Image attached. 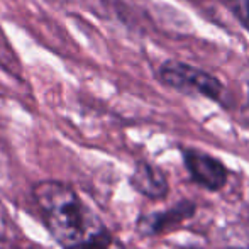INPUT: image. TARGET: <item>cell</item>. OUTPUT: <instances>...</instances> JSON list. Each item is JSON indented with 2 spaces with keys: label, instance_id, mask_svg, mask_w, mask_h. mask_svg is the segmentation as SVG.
<instances>
[{
  "label": "cell",
  "instance_id": "6da1fadb",
  "mask_svg": "<svg viewBox=\"0 0 249 249\" xmlns=\"http://www.w3.org/2000/svg\"><path fill=\"white\" fill-rule=\"evenodd\" d=\"M31 194L61 249H119L110 231L71 185L44 180L34 185Z\"/></svg>",
  "mask_w": 249,
  "mask_h": 249
},
{
  "label": "cell",
  "instance_id": "7a4b0ae2",
  "mask_svg": "<svg viewBox=\"0 0 249 249\" xmlns=\"http://www.w3.org/2000/svg\"><path fill=\"white\" fill-rule=\"evenodd\" d=\"M158 80L164 87L178 93L192 97H205L213 102H222L224 85L217 76L188 63L178 59H166L161 63L156 73Z\"/></svg>",
  "mask_w": 249,
  "mask_h": 249
},
{
  "label": "cell",
  "instance_id": "3957f363",
  "mask_svg": "<svg viewBox=\"0 0 249 249\" xmlns=\"http://www.w3.org/2000/svg\"><path fill=\"white\" fill-rule=\"evenodd\" d=\"M183 164L188 177L195 185L209 192H219L227 183V168L220 160L200 149L185 148L181 149Z\"/></svg>",
  "mask_w": 249,
  "mask_h": 249
},
{
  "label": "cell",
  "instance_id": "277c9868",
  "mask_svg": "<svg viewBox=\"0 0 249 249\" xmlns=\"http://www.w3.org/2000/svg\"><path fill=\"white\" fill-rule=\"evenodd\" d=\"M195 213H197V203L188 198H181L166 210L141 213L136 222V229L141 236L154 237L171 229H177L178 226H183L192 217H195Z\"/></svg>",
  "mask_w": 249,
  "mask_h": 249
},
{
  "label": "cell",
  "instance_id": "5b68a950",
  "mask_svg": "<svg viewBox=\"0 0 249 249\" xmlns=\"http://www.w3.org/2000/svg\"><path fill=\"white\" fill-rule=\"evenodd\" d=\"M129 183L138 194L151 200H163L170 194V183L164 173L158 166L141 161L134 166Z\"/></svg>",
  "mask_w": 249,
  "mask_h": 249
},
{
  "label": "cell",
  "instance_id": "8992f818",
  "mask_svg": "<svg viewBox=\"0 0 249 249\" xmlns=\"http://www.w3.org/2000/svg\"><path fill=\"white\" fill-rule=\"evenodd\" d=\"M17 239V229L10 217L7 215L5 209L0 205V249L9 248Z\"/></svg>",
  "mask_w": 249,
  "mask_h": 249
},
{
  "label": "cell",
  "instance_id": "52a82bcc",
  "mask_svg": "<svg viewBox=\"0 0 249 249\" xmlns=\"http://www.w3.org/2000/svg\"><path fill=\"white\" fill-rule=\"evenodd\" d=\"M239 93H241V114L249 121V63L239 75Z\"/></svg>",
  "mask_w": 249,
  "mask_h": 249
},
{
  "label": "cell",
  "instance_id": "ba28073f",
  "mask_svg": "<svg viewBox=\"0 0 249 249\" xmlns=\"http://www.w3.org/2000/svg\"><path fill=\"white\" fill-rule=\"evenodd\" d=\"M226 5L249 33V0H226Z\"/></svg>",
  "mask_w": 249,
  "mask_h": 249
}]
</instances>
